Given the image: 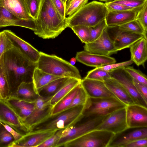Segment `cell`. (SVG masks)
Segmentation results:
<instances>
[{"instance_id":"ba28073f","label":"cell","mask_w":147,"mask_h":147,"mask_svg":"<svg viewBox=\"0 0 147 147\" xmlns=\"http://www.w3.org/2000/svg\"><path fill=\"white\" fill-rule=\"evenodd\" d=\"M114 134L95 129L65 143L64 147H107Z\"/></svg>"},{"instance_id":"f1b7e54d","label":"cell","mask_w":147,"mask_h":147,"mask_svg":"<svg viewBox=\"0 0 147 147\" xmlns=\"http://www.w3.org/2000/svg\"><path fill=\"white\" fill-rule=\"evenodd\" d=\"M60 78L49 74L36 67L34 72L32 82L36 91L37 90Z\"/></svg>"},{"instance_id":"74e56055","label":"cell","mask_w":147,"mask_h":147,"mask_svg":"<svg viewBox=\"0 0 147 147\" xmlns=\"http://www.w3.org/2000/svg\"><path fill=\"white\" fill-rule=\"evenodd\" d=\"M89 98V97L81 84L77 93L68 108L78 105H86Z\"/></svg>"},{"instance_id":"7dc6e473","label":"cell","mask_w":147,"mask_h":147,"mask_svg":"<svg viewBox=\"0 0 147 147\" xmlns=\"http://www.w3.org/2000/svg\"><path fill=\"white\" fill-rule=\"evenodd\" d=\"M133 61L131 59L124 62L108 64L103 66L99 67L107 71L111 70L121 67H125L129 66L133 63Z\"/></svg>"},{"instance_id":"f907efd6","label":"cell","mask_w":147,"mask_h":147,"mask_svg":"<svg viewBox=\"0 0 147 147\" xmlns=\"http://www.w3.org/2000/svg\"><path fill=\"white\" fill-rule=\"evenodd\" d=\"M125 147H147V138L134 141L127 144Z\"/></svg>"},{"instance_id":"ab89813d","label":"cell","mask_w":147,"mask_h":147,"mask_svg":"<svg viewBox=\"0 0 147 147\" xmlns=\"http://www.w3.org/2000/svg\"><path fill=\"white\" fill-rule=\"evenodd\" d=\"M13 47L11 42L4 31L0 32V59L4 53Z\"/></svg>"},{"instance_id":"60d3db41","label":"cell","mask_w":147,"mask_h":147,"mask_svg":"<svg viewBox=\"0 0 147 147\" xmlns=\"http://www.w3.org/2000/svg\"><path fill=\"white\" fill-rule=\"evenodd\" d=\"M107 26L105 20L95 26L90 27V42H93L99 38L102 35Z\"/></svg>"},{"instance_id":"7bdbcfd3","label":"cell","mask_w":147,"mask_h":147,"mask_svg":"<svg viewBox=\"0 0 147 147\" xmlns=\"http://www.w3.org/2000/svg\"><path fill=\"white\" fill-rule=\"evenodd\" d=\"M61 129L57 130L38 147H56L61 136Z\"/></svg>"},{"instance_id":"4dcf8cb0","label":"cell","mask_w":147,"mask_h":147,"mask_svg":"<svg viewBox=\"0 0 147 147\" xmlns=\"http://www.w3.org/2000/svg\"><path fill=\"white\" fill-rule=\"evenodd\" d=\"M81 80L73 78L51 97L50 100V104L53 107L60 100L79 84Z\"/></svg>"},{"instance_id":"f6af8a7d","label":"cell","mask_w":147,"mask_h":147,"mask_svg":"<svg viewBox=\"0 0 147 147\" xmlns=\"http://www.w3.org/2000/svg\"><path fill=\"white\" fill-rule=\"evenodd\" d=\"M27 8L30 16L34 19L37 18L40 0H25Z\"/></svg>"},{"instance_id":"3957f363","label":"cell","mask_w":147,"mask_h":147,"mask_svg":"<svg viewBox=\"0 0 147 147\" xmlns=\"http://www.w3.org/2000/svg\"><path fill=\"white\" fill-rule=\"evenodd\" d=\"M86 105L67 109L56 114L51 115L33 127L30 131L58 130L75 124L83 117Z\"/></svg>"},{"instance_id":"603a6c76","label":"cell","mask_w":147,"mask_h":147,"mask_svg":"<svg viewBox=\"0 0 147 147\" xmlns=\"http://www.w3.org/2000/svg\"><path fill=\"white\" fill-rule=\"evenodd\" d=\"M16 26L29 29L34 32L36 28V20L32 21L20 19L3 7H0V28Z\"/></svg>"},{"instance_id":"f546056e","label":"cell","mask_w":147,"mask_h":147,"mask_svg":"<svg viewBox=\"0 0 147 147\" xmlns=\"http://www.w3.org/2000/svg\"><path fill=\"white\" fill-rule=\"evenodd\" d=\"M80 85V82L53 107L51 115L56 114L68 108Z\"/></svg>"},{"instance_id":"f5cc1de1","label":"cell","mask_w":147,"mask_h":147,"mask_svg":"<svg viewBox=\"0 0 147 147\" xmlns=\"http://www.w3.org/2000/svg\"><path fill=\"white\" fill-rule=\"evenodd\" d=\"M77 60L75 57H73L71 58L70 60V63L72 65H74L76 61Z\"/></svg>"},{"instance_id":"db71d44e","label":"cell","mask_w":147,"mask_h":147,"mask_svg":"<svg viewBox=\"0 0 147 147\" xmlns=\"http://www.w3.org/2000/svg\"><path fill=\"white\" fill-rule=\"evenodd\" d=\"M100 1H104L106 2H110V1H112L114 0H99Z\"/></svg>"},{"instance_id":"484cf974","label":"cell","mask_w":147,"mask_h":147,"mask_svg":"<svg viewBox=\"0 0 147 147\" xmlns=\"http://www.w3.org/2000/svg\"><path fill=\"white\" fill-rule=\"evenodd\" d=\"M39 96L32 82H31L21 83L16 91L9 97L27 102H34Z\"/></svg>"},{"instance_id":"9a60e30c","label":"cell","mask_w":147,"mask_h":147,"mask_svg":"<svg viewBox=\"0 0 147 147\" xmlns=\"http://www.w3.org/2000/svg\"><path fill=\"white\" fill-rule=\"evenodd\" d=\"M125 108L128 127H147V108L134 104L127 105Z\"/></svg>"},{"instance_id":"6da1fadb","label":"cell","mask_w":147,"mask_h":147,"mask_svg":"<svg viewBox=\"0 0 147 147\" xmlns=\"http://www.w3.org/2000/svg\"><path fill=\"white\" fill-rule=\"evenodd\" d=\"M2 57L10 95L21 83L32 82L36 63L30 61L14 47L4 53Z\"/></svg>"},{"instance_id":"2e32d148","label":"cell","mask_w":147,"mask_h":147,"mask_svg":"<svg viewBox=\"0 0 147 147\" xmlns=\"http://www.w3.org/2000/svg\"><path fill=\"white\" fill-rule=\"evenodd\" d=\"M11 42L13 47L32 62L37 63L40 52L30 44L9 30H3Z\"/></svg>"},{"instance_id":"d590c367","label":"cell","mask_w":147,"mask_h":147,"mask_svg":"<svg viewBox=\"0 0 147 147\" xmlns=\"http://www.w3.org/2000/svg\"><path fill=\"white\" fill-rule=\"evenodd\" d=\"M88 0H67L65 5L66 16H70L86 4Z\"/></svg>"},{"instance_id":"ffe728a7","label":"cell","mask_w":147,"mask_h":147,"mask_svg":"<svg viewBox=\"0 0 147 147\" xmlns=\"http://www.w3.org/2000/svg\"><path fill=\"white\" fill-rule=\"evenodd\" d=\"M80 83L90 98L116 97L107 87L104 82L84 78L81 80Z\"/></svg>"},{"instance_id":"681fc988","label":"cell","mask_w":147,"mask_h":147,"mask_svg":"<svg viewBox=\"0 0 147 147\" xmlns=\"http://www.w3.org/2000/svg\"><path fill=\"white\" fill-rule=\"evenodd\" d=\"M55 7L62 17L66 18L65 5L62 0H51Z\"/></svg>"},{"instance_id":"c3c4849f","label":"cell","mask_w":147,"mask_h":147,"mask_svg":"<svg viewBox=\"0 0 147 147\" xmlns=\"http://www.w3.org/2000/svg\"><path fill=\"white\" fill-rule=\"evenodd\" d=\"M133 82L140 95L147 103V85L133 79Z\"/></svg>"},{"instance_id":"cb8c5ba5","label":"cell","mask_w":147,"mask_h":147,"mask_svg":"<svg viewBox=\"0 0 147 147\" xmlns=\"http://www.w3.org/2000/svg\"><path fill=\"white\" fill-rule=\"evenodd\" d=\"M4 101L14 110L21 122L30 115L34 107V102H27L11 97Z\"/></svg>"},{"instance_id":"5bb4252c","label":"cell","mask_w":147,"mask_h":147,"mask_svg":"<svg viewBox=\"0 0 147 147\" xmlns=\"http://www.w3.org/2000/svg\"><path fill=\"white\" fill-rule=\"evenodd\" d=\"M84 48V51L91 53L109 56L117 52L106 28L99 38L93 42L85 44Z\"/></svg>"},{"instance_id":"277c9868","label":"cell","mask_w":147,"mask_h":147,"mask_svg":"<svg viewBox=\"0 0 147 147\" xmlns=\"http://www.w3.org/2000/svg\"><path fill=\"white\" fill-rule=\"evenodd\" d=\"M108 11L105 3L92 1L67 17L68 27L77 25L94 27L105 20Z\"/></svg>"},{"instance_id":"8fae6325","label":"cell","mask_w":147,"mask_h":147,"mask_svg":"<svg viewBox=\"0 0 147 147\" xmlns=\"http://www.w3.org/2000/svg\"><path fill=\"white\" fill-rule=\"evenodd\" d=\"M106 28L117 51L129 48L137 41L143 37H145L142 34L121 30L119 28L118 26L109 27L107 26Z\"/></svg>"},{"instance_id":"7c38bea8","label":"cell","mask_w":147,"mask_h":147,"mask_svg":"<svg viewBox=\"0 0 147 147\" xmlns=\"http://www.w3.org/2000/svg\"><path fill=\"white\" fill-rule=\"evenodd\" d=\"M125 107L108 115L96 129L105 130L115 134L128 127L126 122Z\"/></svg>"},{"instance_id":"e575fe53","label":"cell","mask_w":147,"mask_h":147,"mask_svg":"<svg viewBox=\"0 0 147 147\" xmlns=\"http://www.w3.org/2000/svg\"><path fill=\"white\" fill-rule=\"evenodd\" d=\"M15 141L13 136L0 122V147H12Z\"/></svg>"},{"instance_id":"52a82bcc","label":"cell","mask_w":147,"mask_h":147,"mask_svg":"<svg viewBox=\"0 0 147 147\" xmlns=\"http://www.w3.org/2000/svg\"><path fill=\"white\" fill-rule=\"evenodd\" d=\"M126 105L113 97H89L86 104L83 116H99L107 115Z\"/></svg>"},{"instance_id":"836d02e7","label":"cell","mask_w":147,"mask_h":147,"mask_svg":"<svg viewBox=\"0 0 147 147\" xmlns=\"http://www.w3.org/2000/svg\"><path fill=\"white\" fill-rule=\"evenodd\" d=\"M111 78L108 71L98 67L89 71L84 78L104 82Z\"/></svg>"},{"instance_id":"30bf717a","label":"cell","mask_w":147,"mask_h":147,"mask_svg":"<svg viewBox=\"0 0 147 147\" xmlns=\"http://www.w3.org/2000/svg\"><path fill=\"white\" fill-rule=\"evenodd\" d=\"M125 67H121L109 71L111 77L116 80L126 90L134 104L147 108L146 102L138 93L133 82V79L127 73Z\"/></svg>"},{"instance_id":"1f68e13d","label":"cell","mask_w":147,"mask_h":147,"mask_svg":"<svg viewBox=\"0 0 147 147\" xmlns=\"http://www.w3.org/2000/svg\"><path fill=\"white\" fill-rule=\"evenodd\" d=\"M8 80L5 73L2 57L0 59V99L5 100L10 95Z\"/></svg>"},{"instance_id":"9c48e42d","label":"cell","mask_w":147,"mask_h":147,"mask_svg":"<svg viewBox=\"0 0 147 147\" xmlns=\"http://www.w3.org/2000/svg\"><path fill=\"white\" fill-rule=\"evenodd\" d=\"M51 98L39 96L34 102V107L32 112L26 119L22 122L28 132L34 126L51 115L53 108L49 102Z\"/></svg>"},{"instance_id":"44dd1931","label":"cell","mask_w":147,"mask_h":147,"mask_svg":"<svg viewBox=\"0 0 147 147\" xmlns=\"http://www.w3.org/2000/svg\"><path fill=\"white\" fill-rule=\"evenodd\" d=\"M143 7L133 10L121 11L108 10L105 19L107 26H119L134 20L138 11Z\"/></svg>"},{"instance_id":"4fadbf2b","label":"cell","mask_w":147,"mask_h":147,"mask_svg":"<svg viewBox=\"0 0 147 147\" xmlns=\"http://www.w3.org/2000/svg\"><path fill=\"white\" fill-rule=\"evenodd\" d=\"M147 138V127H128L114 134L107 147H125L136 140Z\"/></svg>"},{"instance_id":"816d5d0a","label":"cell","mask_w":147,"mask_h":147,"mask_svg":"<svg viewBox=\"0 0 147 147\" xmlns=\"http://www.w3.org/2000/svg\"><path fill=\"white\" fill-rule=\"evenodd\" d=\"M6 129L13 136L15 141L20 138L23 135L8 125L1 122Z\"/></svg>"},{"instance_id":"d4e9b609","label":"cell","mask_w":147,"mask_h":147,"mask_svg":"<svg viewBox=\"0 0 147 147\" xmlns=\"http://www.w3.org/2000/svg\"><path fill=\"white\" fill-rule=\"evenodd\" d=\"M129 48L130 59L138 66L144 65L147 59V38H142Z\"/></svg>"},{"instance_id":"11a10c76","label":"cell","mask_w":147,"mask_h":147,"mask_svg":"<svg viewBox=\"0 0 147 147\" xmlns=\"http://www.w3.org/2000/svg\"><path fill=\"white\" fill-rule=\"evenodd\" d=\"M62 0L64 2L65 4V5H66V2H67V0Z\"/></svg>"},{"instance_id":"8d00e7d4","label":"cell","mask_w":147,"mask_h":147,"mask_svg":"<svg viewBox=\"0 0 147 147\" xmlns=\"http://www.w3.org/2000/svg\"><path fill=\"white\" fill-rule=\"evenodd\" d=\"M70 28L82 43L85 44L90 42V30L89 27L77 25L73 26Z\"/></svg>"},{"instance_id":"d6986e66","label":"cell","mask_w":147,"mask_h":147,"mask_svg":"<svg viewBox=\"0 0 147 147\" xmlns=\"http://www.w3.org/2000/svg\"><path fill=\"white\" fill-rule=\"evenodd\" d=\"M77 61L87 66L100 67L114 63L116 61L109 56L93 54L84 50L77 52L76 57Z\"/></svg>"},{"instance_id":"7a4b0ae2","label":"cell","mask_w":147,"mask_h":147,"mask_svg":"<svg viewBox=\"0 0 147 147\" xmlns=\"http://www.w3.org/2000/svg\"><path fill=\"white\" fill-rule=\"evenodd\" d=\"M36 23L34 34L44 39L54 38L68 27L67 17H62L51 0H40Z\"/></svg>"},{"instance_id":"e0dca14e","label":"cell","mask_w":147,"mask_h":147,"mask_svg":"<svg viewBox=\"0 0 147 147\" xmlns=\"http://www.w3.org/2000/svg\"><path fill=\"white\" fill-rule=\"evenodd\" d=\"M0 122L6 124L24 135L29 132L12 108L0 99Z\"/></svg>"},{"instance_id":"f35d334b","label":"cell","mask_w":147,"mask_h":147,"mask_svg":"<svg viewBox=\"0 0 147 147\" xmlns=\"http://www.w3.org/2000/svg\"><path fill=\"white\" fill-rule=\"evenodd\" d=\"M125 68L126 72L133 79L147 85V76L140 71L129 66L126 67Z\"/></svg>"},{"instance_id":"bcb514c9","label":"cell","mask_w":147,"mask_h":147,"mask_svg":"<svg viewBox=\"0 0 147 147\" xmlns=\"http://www.w3.org/2000/svg\"><path fill=\"white\" fill-rule=\"evenodd\" d=\"M105 3L108 10L114 11H129L139 8L134 9L130 8L122 5L113 3L112 1L106 2Z\"/></svg>"},{"instance_id":"b9f144b4","label":"cell","mask_w":147,"mask_h":147,"mask_svg":"<svg viewBox=\"0 0 147 147\" xmlns=\"http://www.w3.org/2000/svg\"><path fill=\"white\" fill-rule=\"evenodd\" d=\"M140 23L145 32H147V2L139 10L136 17Z\"/></svg>"},{"instance_id":"ee69618b","label":"cell","mask_w":147,"mask_h":147,"mask_svg":"<svg viewBox=\"0 0 147 147\" xmlns=\"http://www.w3.org/2000/svg\"><path fill=\"white\" fill-rule=\"evenodd\" d=\"M112 2L133 8L142 7L147 2V0H114Z\"/></svg>"},{"instance_id":"d6a6232c","label":"cell","mask_w":147,"mask_h":147,"mask_svg":"<svg viewBox=\"0 0 147 147\" xmlns=\"http://www.w3.org/2000/svg\"><path fill=\"white\" fill-rule=\"evenodd\" d=\"M118 27L121 30L131 33L142 34L147 38V33H145L139 22L136 19Z\"/></svg>"},{"instance_id":"83f0119b","label":"cell","mask_w":147,"mask_h":147,"mask_svg":"<svg viewBox=\"0 0 147 147\" xmlns=\"http://www.w3.org/2000/svg\"><path fill=\"white\" fill-rule=\"evenodd\" d=\"M73 78L62 77L58 78L37 90L36 92L39 96L44 98L52 97Z\"/></svg>"},{"instance_id":"5b68a950","label":"cell","mask_w":147,"mask_h":147,"mask_svg":"<svg viewBox=\"0 0 147 147\" xmlns=\"http://www.w3.org/2000/svg\"><path fill=\"white\" fill-rule=\"evenodd\" d=\"M40 52V57L36 63L38 69L55 76L82 80L78 69L69 62L56 55Z\"/></svg>"},{"instance_id":"8992f818","label":"cell","mask_w":147,"mask_h":147,"mask_svg":"<svg viewBox=\"0 0 147 147\" xmlns=\"http://www.w3.org/2000/svg\"><path fill=\"white\" fill-rule=\"evenodd\" d=\"M107 115L83 116L74 124L61 129V136L56 147H63L65 143L92 131L96 129Z\"/></svg>"},{"instance_id":"4316f807","label":"cell","mask_w":147,"mask_h":147,"mask_svg":"<svg viewBox=\"0 0 147 147\" xmlns=\"http://www.w3.org/2000/svg\"><path fill=\"white\" fill-rule=\"evenodd\" d=\"M104 82L109 90L123 103L126 105L134 104L124 88L115 79L111 77Z\"/></svg>"},{"instance_id":"ac0fdd59","label":"cell","mask_w":147,"mask_h":147,"mask_svg":"<svg viewBox=\"0 0 147 147\" xmlns=\"http://www.w3.org/2000/svg\"><path fill=\"white\" fill-rule=\"evenodd\" d=\"M57 131H29L15 141L12 147H38Z\"/></svg>"},{"instance_id":"7402d4cb","label":"cell","mask_w":147,"mask_h":147,"mask_svg":"<svg viewBox=\"0 0 147 147\" xmlns=\"http://www.w3.org/2000/svg\"><path fill=\"white\" fill-rule=\"evenodd\" d=\"M0 7H4L20 19L32 21L36 20L30 16L25 0H0Z\"/></svg>"}]
</instances>
